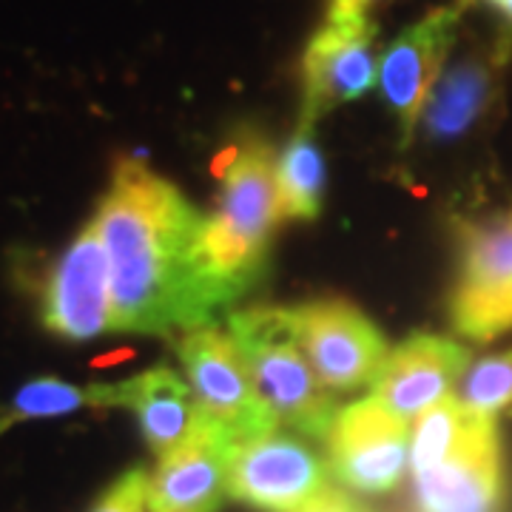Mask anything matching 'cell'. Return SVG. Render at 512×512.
I'll list each match as a JSON object with an SVG mask.
<instances>
[{"mask_svg": "<svg viewBox=\"0 0 512 512\" xmlns=\"http://www.w3.org/2000/svg\"><path fill=\"white\" fill-rule=\"evenodd\" d=\"M92 222L109 256L114 330L165 336L208 328L242 296L205 259V217L137 160L117 163Z\"/></svg>", "mask_w": 512, "mask_h": 512, "instance_id": "1", "label": "cell"}, {"mask_svg": "<svg viewBox=\"0 0 512 512\" xmlns=\"http://www.w3.org/2000/svg\"><path fill=\"white\" fill-rule=\"evenodd\" d=\"M214 171L220 200L205 217L202 251L225 285L245 293L262 274L274 225L282 220L274 148L248 134L239 146L222 151Z\"/></svg>", "mask_w": 512, "mask_h": 512, "instance_id": "2", "label": "cell"}, {"mask_svg": "<svg viewBox=\"0 0 512 512\" xmlns=\"http://www.w3.org/2000/svg\"><path fill=\"white\" fill-rule=\"evenodd\" d=\"M228 333L279 427L328 439L336 402L305 356L293 308H248L228 316Z\"/></svg>", "mask_w": 512, "mask_h": 512, "instance_id": "3", "label": "cell"}, {"mask_svg": "<svg viewBox=\"0 0 512 512\" xmlns=\"http://www.w3.org/2000/svg\"><path fill=\"white\" fill-rule=\"evenodd\" d=\"M461 271L450 302L461 336L487 342L512 330V208L461 222Z\"/></svg>", "mask_w": 512, "mask_h": 512, "instance_id": "4", "label": "cell"}, {"mask_svg": "<svg viewBox=\"0 0 512 512\" xmlns=\"http://www.w3.org/2000/svg\"><path fill=\"white\" fill-rule=\"evenodd\" d=\"M180 362L202 416L225 430L237 447L279 427L268 404L262 402L234 339L222 330L208 325L183 336Z\"/></svg>", "mask_w": 512, "mask_h": 512, "instance_id": "5", "label": "cell"}, {"mask_svg": "<svg viewBox=\"0 0 512 512\" xmlns=\"http://www.w3.org/2000/svg\"><path fill=\"white\" fill-rule=\"evenodd\" d=\"M379 66V26L370 15H325L302 55L299 123L316 126L336 106L359 100L376 86Z\"/></svg>", "mask_w": 512, "mask_h": 512, "instance_id": "6", "label": "cell"}, {"mask_svg": "<svg viewBox=\"0 0 512 512\" xmlns=\"http://www.w3.org/2000/svg\"><path fill=\"white\" fill-rule=\"evenodd\" d=\"M330 467L285 433L239 444L228 470V498L262 512H299L328 490Z\"/></svg>", "mask_w": 512, "mask_h": 512, "instance_id": "7", "label": "cell"}, {"mask_svg": "<svg viewBox=\"0 0 512 512\" xmlns=\"http://www.w3.org/2000/svg\"><path fill=\"white\" fill-rule=\"evenodd\" d=\"M330 473L356 493H387L410 461L407 419L376 396L339 410L328 433Z\"/></svg>", "mask_w": 512, "mask_h": 512, "instance_id": "8", "label": "cell"}, {"mask_svg": "<svg viewBox=\"0 0 512 512\" xmlns=\"http://www.w3.org/2000/svg\"><path fill=\"white\" fill-rule=\"evenodd\" d=\"M299 339L319 382L330 390H359L376 382L387 342L359 308L342 299H322L293 308Z\"/></svg>", "mask_w": 512, "mask_h": 512, "instance_id": "9", "label": "cell"}, {"mask_svg": "<svg viewBox=\"0 0 512 512\" xmlns=\"http://www.w3.org/2000/svg\"><path fill=\"white\" fill-rule=\"evenodd\" d=\"M464 3L439 6L419 23L407 26L382 55L379 89L384 103L396 114L402 128V143H410L421 120L424 103L439 83L441 69L453 52Z\"/></svg>", "mask_w": 512, "mask_h": 512, "instance_id": "10", "label": "cell"}, {"mask_svg": "<svg viewBox=\"0 0 512 512\" xmlns=\"http://www.w3.org/2000/svg\"><path fill=\"white\" fill-rule=\"evenodd\" d=\"M43 325L72 342L114 330L109 256L97 225L89 222L43 285Z\"/></svg>", "mask_w": 512, "mask_h": 512, "instance_id": "11", "label": "cell"}, {"mask_svg": "<svg viewBox=\"0 0 512 512\" xmlns=\"http://www.w3.org/2000/svg\"><path fill=\"white\" fill-rule=\"evenodd\" d=\"M419 512H495L501 501V461L495 416L470 410L456 444L427 470L413 473Z\"/></svg>", "mask_w": 512, "mask_h": 512, "instance_id": "12", "label": "cell"}, {"mask_svg": "<svg viewBox=\"0 0 512 512\" xmlns=\"http://www.w3.org/2000/svg\"><path fill=\"white\" fill-rule=\"evenodd\" d=\"M470 367V353L453 339L419 333L393 348L373 382V396L402 419H419L444 399Z\"/></svg>", "mask_w": 512, "mask_h": 512, "instance_id": "13", "label": "cell"}, {"mask_svg": "<svg viewBox=\"0 0 512 512\" xmlns=\"http://www.w3.org/2000/svg\"><path fill=\"white\" fill-rule=\"evenodd\" d=\"M237 444L214 421H202L197 436L177 453L157 461L148 476L151 512H217L228 498V470Z\"/></svg>", "mask_w": 512, "mask_h": 512, "instance_id": "14", "label": "cell"}, {"mask_svg": "<svg viewBox=\"0 0 512 512\" xmlns=\"http://www.w3.org/2000/svg\"><path fill=\"white\" fill-rule=\"evenodd\" d=\"M111 407H128L137 416L143 439L157 461L188 444L205 421L191 384H185L171 367H154L134 379L111 384Z\"/></svg>", "mask_w": 512, "mask_h": 512, "instance_id": "15", "label": "cell"}, {"mask_svg": "<svg viewBox=\"0 0 512 512\" xmlns=\"http://www.w3.org/2000/svg\"><path fill=\"white\" fill-rule=\"evenodd\" d=\"M510 57V43L498 40L493 52L461 57L447 72L424 103L421 120L430 137H458L476 123L493 103L498 89V69Z\"/></svg>", "mask_w": 512, "mask_h": 512, "instance_id": "16", "label": "cell"}, {"mask_svg": "<svg viewBox=\"0 0 512 512\" xmlns=\"http://www.w3.org/2000/svg\"><path fill=\"white\" fill-rule=\"evenodd\" d=\"M325 160L311 123H299L276 160V188L282 220H316L322 208Z\"/></svg>", "mask_w": 512, "mask_h": 512, "instance_id": "17", "label": "cell"}, {"mask_svg": "<svg viewBox=\"0 0 512 512\" xmlns=\"http://www.w3.org/2000/svg\"><path fill=\"white\" fill-rule=\"evenodd\" d=\"M456 399L481 416H495L512 407V350L467 367L456 387Z\"/></svg>", "mask_w": 512, "mask_h": 512, "instance_id": "18", "label": "cell"}, {"mask_svg": "<svg viewBox=\"0 0 512 512\" xmlns=\"http://www.w3.org/2000/svg\"><path fill=\"white\" fill-rule=\"evenodd\" d=\"M148 510V473L134 467L111 484L106 493L94 501L89 512H146Z\"/></svg>", "mask_w": 512, "mask_h": 512, "instance_id": "19", "label": "cell"}, {"mask_svg": "<svg viewBox=\"0 0 512 512\" xmlns=\"http://www.w3.org/2000/svg\"><path fill=\"white\" fill-rule=\"evenodd\" d=\"M299 512H365L356 501H350L348 495L336 493V490H325L319 498H313L311 504L305 510Z\"/></svg>", "mask_w": 512, "mask_h": 512, "instance_id": "20", "label": "cell"}, {"mask_svg": "<svg viewBox=\"0 0 512 512\" xmlns=\"http://www.w3.org/2000/svg\"><path fill=\"white\" fill-rule=\"evenodd\" d=\"M379 0H325V15L348 18V15H370Z\"/></svg>", "mask_w": 512, "mask_h": 512, "instance_id": "21", "label": "cell"}, {"mask_svg": "<svg viewBox=\"0 0 512 512\" xmlns=\"http://www.w3.org/2000/svg\"><path fill=\"white\" fill-rule=\"evenodd\" d=\"M18 421H26V413H23V404L18 402V396H12L9 402H0V433H6Z\"/></svg>", "mask_w": 512, "mask_h": 512, "instance_id": "22", "label": "cell"}, {"mask_svg": "<svg viewBox=\"0 0 512 512\" xmlns=\"http://www.w3.org/2000/svg\"><path fill=\"white\" fill-rule=\"evenodd\" d=\"M498 12H501V18H504V23H507V32H504L501 37H504L507 43H512V0H504Z\"/></svg>", "mask_w": 512, "mask_h": 512, "instance_id": "23", "label": "cell"}, {"mask_svg": "<svg viewBox=\"0 0 512 512\" xmlns=\"http://www.w3.org/2000/svg\"><path fill=\"white\" fill-rule=\"evenodd\" d=\"M461 3H464V9H467V6H473V3H490V6H495V9H501V3H504V0H461Z\"/></svg>", "mask_w": 512, "mask_h": 512, "instance_id": "24", "label": "cell"}]
</instances>
